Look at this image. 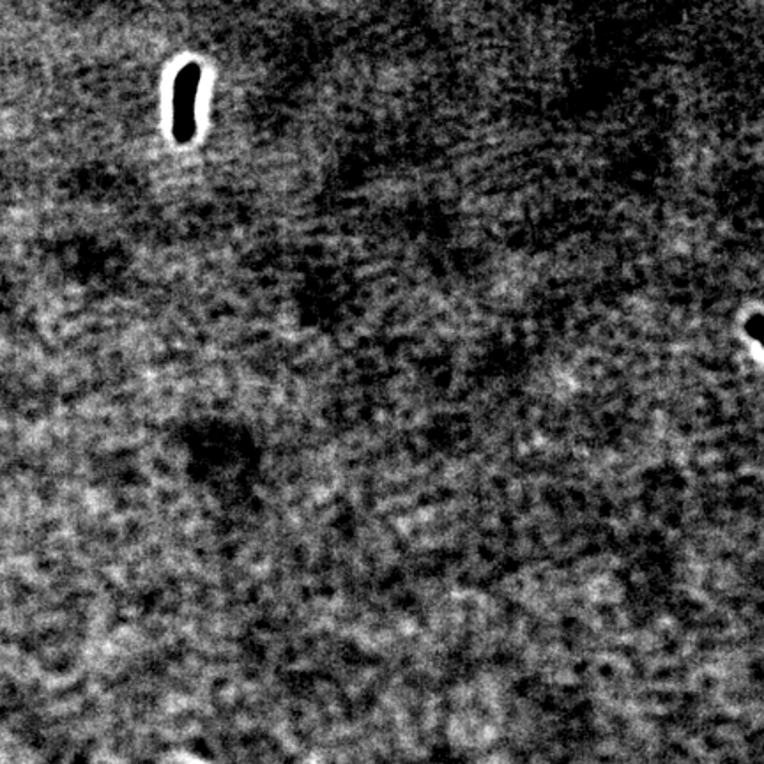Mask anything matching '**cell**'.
Wrapping results in <instances>:
<instances>
[{"label": "cell", "mask_w": 764, "mask_h": 764, "mask_svg": "<svg viewBox=\"0 0 764 764\" xmlns=\"http://www.w3.org/2000/svg\"><path fill=\"white\" fill-rule=\"evenodd\" d=\"M200 83V68L184 66L174 83V137L179 143H188L195 133V106Z\"/></svg>", "instance_id": "6da1fadb"}]
</instances>
